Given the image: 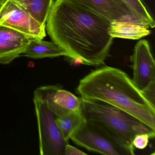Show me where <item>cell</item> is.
Masks as SVG:
<instances>
[{
  "mask_svg": "<svg viewBox=\"0 0 155 155\" xmlns=\"http://www.w3.org/2000/svg\"><path fill=\"white\" fill-rule=\"evenodd\" d=\"M110 21L70 0H55L46 30L52 41L64 50L75 64L105 65L113 38Z\"/></svg>",
  "mask_w": 155,
  "mask_h": 155,
  "instance_id": "obj_1",
  "label": "cell"
},
{
  "mask_svg": "<svg viewBox=\"0 0 155 155\" xmlns=\"http://www.w3.org/2000/svg\"><path fill=\"white\" fill-rule=\"evenodd\" d=\"M77 91L82 98L97 100L115 106L155 130V106L123 71L101 67L81 79Z\"/></svg>",
  "mask_w": 155,
  "mask_h": 155,
  "instance_id": "obj_2",
  "label": "cell"
},
{
  "mask_svg": "<svg viewBox=\"0 0 155 155\" xmlns=\"http://www.w3.org/2000/svg\"><path fill=\"white\" fill-rule=\"evenodd\" d=\"M81 111L84 119L101 127L134 152L132 142L136 134L147 133L152 138L155 137V130L126 111L104 101L81 98Z\"/></svg>",
  "mask_w": 155,
  "mask_h": 155,
  "instance_id": "obj_3",
  "label": "cell"
},
{
  "mask_svg": "<svg viewBox=\"0 0 155 155\" xmlns=\"http://www.w3.org/2000/svg\"><path fill=\"white\" fill-rule=\"evenodd\" d=\"M70 139L78 146L100 154L135 155V152L119 142L104 129L85 119Z\"/></svg>",
  "mask_w": 155,
  "mask_h": 155,
  "instance_id": "obj_4",
  "label": "cell"
},
{
  "mask_svg": "<svg viewBox=\"0 0 155 155\" xmlns=\"http://www.w3.org/2000/svg\"><path fill=\"white\" fill-rule=\"evenodd\" d=\"M33 102L38 128L40 154L65 155L64 150L68 141L56 124V115L44 100L34 96Z\"/></svg>",
  "mask_w": 155,
  "mask_h": 155,
  "instance_id": "obj_5",
  "label": "cell"
},
{
  "mask_svg": "<svg viewBox=\"0 0 155 155\" xmlns=\"http://www.w3.org/2000/svg\"><path fill=\"white\" fill-rule=\"evenodd\" d=\"M0 26L18 31L31 39L42 40L46 36V26L40 24L12 0H7L0 9Z\"/></svg>",
  "mask_w": 155,
  "mask_h": 155,
  "instance_id": "obj_6",
  "label": "cell"
},
{
  "mask_svg": "<svg viewBox=\"0 0 155 155\" xmlns=\"http://www.w3.org/2000/svg\"><path fill=\"white\" fill-rule=\"evenodd\" d=\"M130 60L133 71L132 80L140 91L155 83V60L147 41L141 40L137 42Z\"/></svg>",
  "mask_w": 155,
  "mask_h": 155,
  "instance_id": "obj_7",
  "label": "cell"
},
{
  "mask_svg": "<svg viewBox=\"0 0 155 155\" xmlns=\"http://www.w3.org/2000/svg\"><path fill=\"white\" fill-rule=\"evenodd\" d=\"M34 96L45 101L57 117L81 110V98L63 90L59 84L39 87L34 91Z\"/></svg>",
  "mask_w": 155,
  "mask_h": 155,
  "instance_id": "obj_8",
  "label": "cell"
},
{
  "mask_svg": "<svg viewBox=\"0 0 155 155\" xmlns=\"http://www.w3.org/2000/svg\"><path fill=\"white\" fill-rule=\"evenodd\" d=\"M70 1L97 13L110 21H128L136 22L129 10L120 0Z\"/></svg>",
  "mask_w": 155,
  "mask_h": 155,
  "instance_id": "obj_9",
  "label": "cell"
},
{
  "mask_svg": "<svg viewBox=\"0 0 155 155\" xmlns=\"http://www.w3.org/2000/svg\"><path fill=\"white\" fill-rule=\"evenodd\" d=\"M149 28L141 24L128 21H110L108 33L113 38L127 39H140L150 34Z\"/></svg>",
  "mask_w": 155,
  "mask_h": 155,
  "instance_id": "obj_10",
  "label": "cell"
},
{
  "mask_svg": "<svg viewBox=\"0 0 155 155\" xmlns=\"http://www.w3.org/2000/svg\"><path fill=\"white\" fill-rule=\"evenodd\" d=\"M30 58H54L60 56L67 57L66 51L53 41L31 39L23 54Z\"/></svg>",
  "mask_w": 155,
  "mask_h": 155,
  "instance_id": "obj_11",
  "label": "cell"
},
{
  "mask_svg": "<svg viewBox=\"0 0 155 155\" xmlns=\"http://www.w3.org/2000/svg\"><path fill=\"white\" fill-rule=\"evenodd\" d=\"M42 26L47 18L54 0H12Z\"/></svg>",
  "mask_w": 155,
  "mask_h": 155,
  "instance_id": "obj_12",
  "label": "cell"
},
{
  "mask_svg": "<svg viewBox=\"0 0 155 155\" xmlns=\"http://www.w3.org/2000/svg\"><path fill=\"white\" fill-rule=\"evenodd\" d=\"M132 15L135 22L153 28L155 21L143 0H120Z\"/></svg>",
  "mask_w": 155,
  "mask_h": 155,
  "instance_id": "obj_13",
  "label": "cell"
},
{
  "mask_svg": "<svg viewBox=\"0 0 155 155\" xmlns=\"http://www.w3.org/2000/svg\"><path fill=\"white\" fill-rule=\"evenodd\" d=\"M84 120L81 110L67 113L56 117L55 122L61 131L64 139L68 141L71 136L78 129Z\"/></svg>",
  "mask_w": 155,
  "mask_h": 155,
  "instance_id": "obj_14",
  "label": "cell"
},
{
  "mask_svg": "<svg viewBox=\"0 0 155 155\" xmlns=\"http://www.w3.org/2000/svg\"><path fill=\"white\" fill-rule=\"evenodd\" d=\"M27 45L0 38V64H9L23 55Z\"/></svg>",
  "mask_w": 155,
  "mask_h": 155,
  "instance_id": "obj_15",
  "label": "cell"
},
{
  "mask_svg": "<svg viewBox=\"0 0 155 155\" xmlns=\"http://www.w3.org/2000/svg\"><path fill=\"white\" fill-rule=\"evenodd\" d=\"M0 38L23 44H28L31 39L18 31L3 26H0Z\"/></svg>",
  "mask_w": 155,
  "mask_h": 155,
  "instance_id": "obj_16",
  "label": "cell"
},
{
  "mask_svg": "<svg viewBox=\"0 0 155 155\" xmlns=\"http://www.w3.org/2000/svg\"><path fill=\"white\" fill-rule=\"evenodd\" d=\"M151 136L147 133L136 134L133 138L132 144L134 148L142 150L147 147L149 140L152 139Z\"/></svg>",
  "mask_w": 155,
  "mask_h": 155,
  "instance_id": "obj_17",
  "label": "cell"
},
{
  "mask_svg": "<svg viewBox=\"0 0 155 155\" xmlns=\"http://www.w3.org/2000/svg\"><path fill=\"white\" fill-rule=\"evenodd\" d=\"M64 154L65 155H87V153L83 152L68 143L65 147Z\"/></svg>",
  "mask_w": 155,
  "mask_h": 155,
  "instance_id": "obj_18",
  "label": "cell"
},
{
  "mask_svg": "<svg viewBox=\"0 0 155 155\" xmlns=\"http://www.w3.org/2000/svg\"><path fill=\"white\" fill-rule=\"evenodd\" d=\"M7 0H0V9L1 8L3 4L7 1Z\"/></svg>",
  "mask_w": 155,
  "mask_h": 155,
  "instance_id": "obj_19",
  "label": "cell"
}]
</instances>
